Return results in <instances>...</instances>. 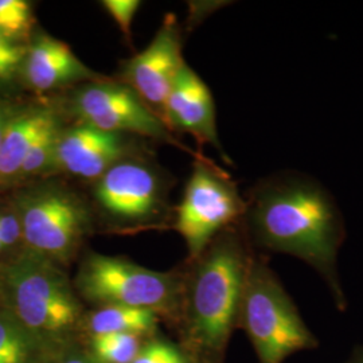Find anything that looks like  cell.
<instances>
[{"label": "cell", "mask_w": 363, "mask_h": 363, "mask_svg": "<svg viewBox=\"0 0 363 363\" xmlns=\"http://www.w3.org/2000/svg\"><path fill=\"white\" fill-rule=\"evenodd\" d=\"M157 313L145 308L106 306L89 318L93 335L99 334H130L139 335L155 328Z\"/></svg>", "instance_id": "15"}, {"label": "cell", "mask_w": 363, "mask_h": 363, "mask_svg": "<svg viewBox=\"0 0 363 363\" xmlns=\"http://www.w3.org/2000/svg\"><path fill=\"white\" fill-rule=\"evenodd\" d=\"M132 363H189V361L174 345L155 340L140 349Z\"/></svg>", "instance_id": "22"}, {"label": "cell", "mask_w": 363, "mask_h": 363, "mask_svg": "<svg viewBox=\"0 0 363 363\" xmlns=\"http://www.w3.org/2000/svg\"><path fill=\"white\" fill-rule=\"evenodd\" d=\"M67 104L78 123L121 135L150 138L178 147L195 157L201 155L184 147L150 106L121 81L103 77L82 84L72 91Z\"/></svg>", "instance_id": "9"}, {"label": "cell", "mask_w": 363, "mask_h": 363, "mask_svg": "<svg viewBox=\"0 0 363 363\" xmlns=\"http://www.w3.org/2000/svg\"><path fill=\"white\" fill-rule=\"evenodd\" d=\"M135 144L128 135L76 121L60 135L50 175L65 174L93 183L123 159L138 155Z\"/></svg>", "instance_id": "11"}, {"label": "cell", "mask_w": 363, "mask_h": 363, "mask_svg": "<svg viewBox=\"0 0 363 363\" xmlns=\"http://www.w3.org/2000/svg\"><path fill=\"white\" fill-rule=\"evenodd\" d=\"M245 210L247 201L232 178L208 157L196 156L174 220L189 257L198 259L218 234L244 218Z\"/></svg>", "instance_id": "7"}, {"label": "cell", "mask_w": 363, "mask_h": 363, "mask_svg": "<svg viewBox=\"0 0 363 363\" xmlns=\"http://www.w3.org/2000/svg\"><path fill=\"white\" fill-rule=\"evenodd\" d=\"M345 363H363V346L355 347Z\"/></svg>", "instance_id": "24"}, {"label": "cell", "mask_w": 363, "mask_h": 363, "mask_svg": "<svg viewBox=\"0 0 363 363\" xmlns=\"http://www.w3.org/2000/svg\"><path fill=\"white\" fill-rule=\"evenodd\" d=\"M42 343L13 313H0V363H39Z\"/></svg>", "instance_id": "16"}, {"label": "cell", "mask_w": 363, "mask_h": 363, "mask_svg": "<svg viewBox=\"0 0 363 363\" xmlns=\"http://www.w3.org/2000/svg\"><path fill=\"white\" fill-rule=\"evenodd\" d=\"M250 255L232 226L218 234L198 261L189 291L191 335L210 357L220 355L238 322Z\"/></svg>", "instance_id": "2"}, {"label": "cell", "mask_w": 363, "mask_h": 363, "mask_svg": "<svg viewBox=\"0 0 363 363\" xmlns=\"http://www.w3.org/2000/svg\"><path fill=\"white\" fill-rule=\"evenodd\" d=\"M101 6L109 16L115 21L121 34L127 40L132 37V22L139 11L142 1L140 0H104Z\"/></svg>", "instance_id": "21"}, {"label": "cell", "mask_w": 363, "mask_h": 363, "mask_svg": "<svg viewBox=\"0 0 363 363\" xmlns=\"http://www.w3.org/2000/svg\"><path fill=\"white\" fill-rule=\"evenodd\" d=\"M13 315L42 342L60 340L79 323L81 303L60 265L35 253L4 272Z\"/></svg>", "instance_id": "4"}, {"label": "cell", "mask_w": 363, "mask_h": 363, "mask_svg": "<svg viewBox=\"0 0 363 363\" xmlns=\"http://www.w3.org/2000/svg\"><path fill=\"white\" fill-rule=\"evenodd\" d=\"M91 351L101 363H132L139 347L138 335L99 334L91 337Z\"/></svg>", "instance_id": "19"}, {"label": "cell", "mask_w": 363, "mask_h": 363, "mask_svg": "<svg viewBox=\"0 0 363 363\" xmlns=\"http://www.w3.org/2000/svg\"><path fill=\"white\" fill-rule=\"evenodd\" d=\"M64 127L61 115L57 111L40 130L34 143L31 144L18 182L27 181L35 177H48L52 174L55 148Z\"/></svg>", "instance_id": "17"}, {"label": "cell", "mask_w": 363, "mask_h": 363, "mask_svg": "<svg viewBox=\"0 0 363 363\" xmlns=\"http://www.w3.org/2000/svg\"><path fill=\"white\" fill-rule=\"evenodd\" d=\"M11 115H7L4 111L0 109V143H1V138H3V133L6 130V125H7V121L10 118Z\"/></svg>", "instance_id": "26"}, {"label": "cell", "mask_w": 363, "mask_h": 363, "mask_svg": "<svg viewBox=\"0 0 363 363\" xmlns=\"http://www.w3.org/2000/svg\"><path fill=\"white\" fill-rule=\"evenodd\" d=\"M22 240V228L19 217L9 210H0V242L3 247H11Z\"/></svg>", "instance_id": "23"}, {"label": "cell", "mask_w": 363, "mask_h": 363, "mask_svg": "<svg viewBox=\"0 0 363 363\" xmlns=\"http://www.w3.org/2000/svg\"><path fill=\"white\" fill-rule=\"evenodd\" d=\"M21 74L40 93L74 89L104 77L85 65L64 40L49 34H39L28 43Z\"/></svg>", "instance_id": "13"}, {"label": "cell", "mask_w": 363, "mask_h": 363, "mask_svg": "<svg viewBox=\"0 0 363 363\" xmlns=\"http://www.w3.org/2000/svg\"><path fill=\"white\" fill-rule=\"evenodd\" d=\"M55 112L50 106H34L10 116L0 143V186L18 182L31 144Z\"/></svg>", "instance_id": "14"}, {"label": "cell", "mask_w": 363, "mask_h": 363, "mask_svg": "<svg viewBox=\"0 0 363 363\" xmlns=\"http://www.w3.org/2000/svg\"><path fill=\"white\" fill-rule=\"evenodd\" d=\"M164 123L174 135L189 133L199 145H213L228 160L218 138L214 97L206 82L187 62L182 65L172 84Z\"/></svg>", "instance_id": "12"}, {"label": "cell", "mask_w": 363, "mask_h": 363, "mask_svg": "<svg viewBox=\"0 0 363 363\" xmlns=\"http://www.w3.org/2000/svg\"><path fill=\"white\" fill-rule=\"evenodd\" d=\"M4 249H6V247H3V244H1V242H0V253H1V252H3V250H4Z\"/></svg>", "instance_id": "27"}, {"label": "cell", "mask_w": 363, "mask_h": 363, "mask_svg": "<svg viewBox=\"0 0 363 363\" xmlns=\"http://www.w3.org/2000/svg\"><path fill=\"white\" fill-rule=\"evenodd\" d=\"M169 190L167 178L155 164L130 156L93 182L91 210L121 230L155 226L169 211Z\"/></svg>", "instance_id": "6"}, {"label": "cell", "mask_w": 363, "mask_h": 363, "mask_svg": "<svg viewBox=\"0 0 363 363\" xmlns=\"http://www.w3.org/2000/svg\"><path fill=\"white\" fill-rule=\"evenodd\" d=\"M34 13L26 0H0V34L15 45L28 46L34 28Z\"/></svg>", "instance_id": "18"}, {"label": "cell", "mask_w": 363, "mask_h": 363, "mask_svg": "<svg viewBox=\"0 0 363 363\" xmlns=\"http://www.w3.org/2000/svg\"><path fill=\"white\" fill-rule=\"evenodd\" d=\"M61 363H96L93 362L89 358L86 357H81V355H72V357H67L66 359H64Z\"/></svg>", "instance_id": "25"}, {"label": "cell", "mask_w": 363, "mask_h": 363, "mask_svg": "<svg viewBox=\"0 0 363 363\" xmlns=\"http://www.w3.org/2000/svg\"><path fill=\"white\" fill-rule=\"evenodd\" d=\"M15 211L30 252L58 265L73 257L93 222L91 205L60 182L39 184L21 195Z\"/></svg>", "instance_id": "5"}, {"label": "cell", "mask_w": 363, "mask_h": 363, "mask_svg": "<svg viewBox=\"0 0 363 363\" xmlns=\"http://www.w3.org/2000/svg\"><path fill=\"white\" fill-rule=\"evenodd\" d=\"M76 286L91 303L132 308L172 311L181 303L178 276L156 272L121 257L91 253L78 269Z\"/></svg>", "instance_id": "8"}, {"label": "cell", "mask_w": 363, "mask_h": 363, "mask_svg": "<svg viewBox=\"0 0 363 363\" xmlns=\"http://www.w3.org/2000/svg\"><path fill=\"white\" fill-rule=\"evenodd\" d=\"M184 62L181 27L177 18L167 13L150 45L123 64L120 81L164 123L169 91Z\"/></svg>", "instance_id": "10"}, {"label": "cell", "mask_w": 363, "mask_h": 363, "mask_svg": "<svg viewBox=\"0 0 363 363\" xmlns=\"http://www.w3.org/2000/svg\"><path fill=\"white\" fill-rule=\"evenodd\" d=\"M242 220L257 247L308 264L323 277L337 308H346L337 274L345 220L320 182L296 171L272 175L252 190Z\"/></svg>", "instance_id": "1"}, {"label": "cell", "mask_w": 363, "mask_h": 363, "mask_svg": "<svg viewBox=\"0 0 363 363\" xmlns=\"http://www.w3.org/2000/svg\"><path fill=\"white\" fill-rule=\"evenodd\" d=\"M27 46L15 45L0 34V85L13 82L22 73Z\"/></svg>", "instance_id": "20"}, {"label": "cell", "mask_w": 363, "mask_h": 363, "mask_svg": "<svg viewBox=\"0 0 363 363\" xmlns=\"http://www.w3.org/2000/svg\"><path fill=\"white\" fill-rule=\"evenodd\" d=\"M238 322L245 328L259 363H284L291 355L319 345L264 259L250 257Z\"/></svg>", "instance_id": "3"}]
</instances>
